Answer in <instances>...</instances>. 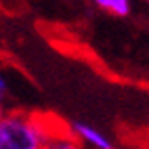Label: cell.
Instances as JSON below:
<instances>
[{"label": "cell", "instance_id": "obj_2", "mask_svg": "<svg viewBox=\"0 0 149 149\" xmlns=\"http://www.w3.org/2000/svg\"><path fill=\"white\" fill-rule=\"evenodd\" d=\"M69 132L80 141L84 149H113V141L109 140V136L92 124L73 123L69 126Z\"/></svg>", "mask_w": 149, "mask_h": 149}, {"label": "cell", "instance_id": "obj_6", "mask_svg": "<svg viewBox=\"0 0 149 149\" xmlns=\"http://www.w3.org/2000/svg\"><path fill=\"white\" fill-rule=\"evenodd\" d=\"M4 115V105H2V101H0V117Z\"/></svg>", "mask_w": 149, "mask_h": 149}, {"label": "cell", "instance_id": "obj_3", "mask_svg": "<svg viewBox=\"0 0 149 149\" xmlns=\"http://www.w3.org/2000/svg\"><path fill=\"white\" fill-rule=\"evenodd\" d=\"M44 149H84L80 141L69 132V128H63L61 124H57L48 136Z\"/></svg>", "mask_w": 149, "mask_h": 149}, {"label": "cell", "instance_id": "obj_7", "mask_svg": "<svg viewBox=\"0 0 149 149\" xmlns=\"http://www.w3.org/2000/svg\"><path fill=\"white\" fill-rule=\"evenodd\" d=\"M145 2H147V4H149V0H145Z\"/></svg>", "mask_w": 149, "mask_h": 149}, {"label": "cell", "instance_id": "obj_5", "mask_svg": "<svg viewBox=\"0 0 149 149\" xmlns=\"http://www.w3.org/2000/svg\"><path fill=\"white\" fill-rule=\"evenodd\" d=\"M10 94V84H8V79H6V74L0 71V101L4 100L6 96Z\"/></svg>", "mask_w": 149, "mask_h": 149}, {"label": "cell", "instance_id": "obj_4", "mask_svg": "<svg viewBox=\"0 0 149 149\" xmlns=\"http://www.w3.org/2000/svg\"><path fill=\"white\" fill-rule=\"evenodd\" d=\"M92 4H96L100 10L117 15V17H124L130 13L132 0H92Z\"/></svg>", "mask_w": 149, "mask_h": 149}, {"label": "cell", "instance_id": "obj_1", "mask_svg": "<svg viewBox=\"0 0 149 149\" xmlns=\"http://www.w3.org/2000/svg\"><path fill=\"white\" fill-rule=\"evenodd\" d=\"M46 115L27 111H4L0 117V149H44V143L57 126Z\"/></svg>", "mask_w": 149, "mask_h": 149}]
</instances>
